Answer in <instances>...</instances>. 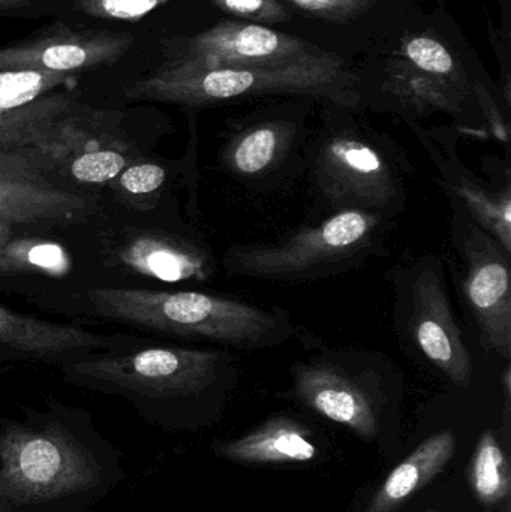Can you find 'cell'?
<instances>
[{"mask_svg":"<svg viewBox=\"0 0 511 512\" xmlns=\"http://www.w3.org/2000/svg\"><path fill=\"white\" fill-rule=\"evenodd\" d=\"M125 475L123 454L81 412L0 421V512H87Z\"/></svg>","mask_w":511,"mask_h":512,"instance_id":"cell-1","label":"cell"},{"mask_svg":"<svg viewBox=\"0 0 511 512\" xmlns=\"http://www.w3.org/2000/svg\"><path fill=\"white\" fill-rule=\"evenodd\" d=\"M359 78L344 60L326 51L272 65L197 69L168 63L125 87L129 101L167 102L207 107L255 96L296 95L332 102L339 107L359 104Z\"/></svg>","mask_w":511,"mask_h":512,"instance_id":"cell-2","label":"cell"},{"mask_svg":"<svg viewBox=\"0 0 511 512\" xmlns=\"http://www.w3.org/2000/svg\"><path fill=\"white\" fill-rule=\"evenodd\" d=\"M86 297L110 321L237 349L270 348L296 334L284 313L204 292L98 288Z\"/></svg>","mask_w":511,"mask_h":512,"instance_id":"cell-3","label":"cell"},{"mask_svg":"<svg viewBox=\"0 0 511 512\" xmlns=\"http://www.w3.org/2000/svg\"><path fill=\"white\" fill-rule=\"evenodd\" d=\"M224 358L212 349L149 348L81 361L71 367V375L95 390L129 397L146 417L164 423L171 405L212 387Z\"/></svg>","mask_w":511,"mask_h":512,"instance_id":"cell-4","label":"cell"},{"mask_svg":"<svg viewBox=\"0 0 511 512\" xmlns=\"http://www.w3.org/2000/svg\"><path fill=\"white\" fill-rule=\"evenodd\" d=\"M380 216L345 209L275 243L233 246L225 255L230 273L255 279L299 280L329 273L365 255L374 243Z\"/></svg>","mask_w":511,"mask_h":512,"instance_id":"cell-5","label":"cell"},{"mask_svg":"<svg viewBox=\"0 0 511 512\" xmlns=\"http://www.w3.org/2000/svg\"><path fill=\"white\" fill-rule=\"evenodd\" d=\"M102 122L98 113L86 116L72 108L24 149L38 159L44 171L57 168L84 185L111 183L128 167L129 147Z\"/></svg>","mask_w":511,"mask_h":512,"instance_id":"cell-6","label":"cell"},{"mask_svg":"<svg viewBox=\"0 0 511 512\" xmlns=\"http://www.w3.org/2000/svg\"><path fill=\"white\" fill-rule=\"evenodd\" d=\"M318 188L345 209H389L398 197L389 162L371 144L353 135L327 138L315 164Z\"/></svg>","mask_w":511,"mask_h":512,"instance_id":"cell-7","label":"cell"},{"mask_svg":"<svg viewBox=\"0 0 511 512\" xmlns=\"http://www.w3.org/2000/svg\"><path fill=\"white\" fill-rule=\"evenodd\" d=\"M134 38L108 30H77L53 24L38 35L0 48V71L66 75L113 65L126 56Z\"/></svg>","mask_w":511,"mask_h":512,"instance_id":"cell-8","label":"cell"},{"mask_svg":"<svg viewBox=\"0 0 511 512\" xmlns=\"http://www.w3.org/2000/svg\"><path fill=\"white\" fill-rule=\"evenodd\" d=\"M174 50L176 57L171 63L213 69L272 65L317 53L320 48L263 24L224 20L206 32L185 39Z\"/></svg>","mask_w":511,"mask_h":512,"instance_id":"cell-9","label":"cell"},{"mask_svg":"<svg viewBox=\"0 0 511 512\" xmlns=\"http://www.w3.org/2000/svg\"><path fill=\"white\" fill-rule=\"evenodd\" d=\"M464 291L480 328L482 345L507 361L511 357L510 255L482 228L471 225L464 243Z\"/></svg>","mask_w":511,"mask_h":512,"instance_id":"cell-10","label":"cell"},{"mask_svg":"<svg viewBox=\"0 0 511 512\" xmlns=\"http://www.w3.org/2000/svg\"><path fill=\"white\" fill-rule=\"evenodd\" d=\"M66 75L35 71H0V152L33 146L60 117L77 107Z\"/></svg>","mask_w":511,"mask_h":512,"instance_id":"cell-11","label":"cell"},{"mask_svg":"<svg viewBox=\"0 0 511 512\" xmlns=\"http://www.w3.org/2000/svg\"><path fill=\"white\" fill-rule=\"evenodd\" d=\"M411 331L426 360L458 387L473 381V364L456 324L443 279L435 268H423L413 285Z\"/></svg>","mask_w":511,"mask_h":512,"instance_id":"cell-12","label":"cell"},{"mask_svg":"<svg viewBox=\"0 0 511 512\" xmlns=\"http://www.w3.org/2000/svg\"><path fill=\"white\" fill-rule=\"evenodd\" d=\"M293 379L297 397L317 414L362 438L377 435L374 400L344 370L332 364L294 363Z\"/></svg>","mask_w":511,"mask_h":512,"instance_id":"cell-13","label":"cell"},{"mask_svg":"<svg viewBox=\"0 0 511 512\" xmlns=\"http://www.w3.org/2000/svg\"><path fill=\"white\" fill-rule=\"evenodd\" d=\"M123 267L161 282L209 279L212 256L197 243L161 231H138L123 239L116 251Z\"/></svg>","mask_w":511,"mask_h":512,"instance_id":"cell-14","label":"cell"},{"mask_svg":"<svg viewBox=\"0 0 511 512\" xmlns=\"http://www.w3.org/2000/svg\"><path fill=\"white\" fill-rule=\"evenodd\" d=\"M92 201L48 182L0 176V222L15 225L65 224L95 212Z\"/></svg>","mask_w":511,"mask_h":512,"instance_id":"cell-15","label":"cell"},{"mask_svg":"<svg viewBox=\"0 0 511 512\" xmlns=\"http://www.w3.org/2000/svg\"><path fill=\"white\" fill-rule=\"evenodd\" d=\"M218 456L243 465H291L311 462L317 447L309 430L287 417H275L236 441L215 445Z\"/></svg>","mask_w":511,"mask_h":512,"instance_id":"cell-16","label":"cell"},{"mask_svg":"<svg viewBox=\"0 0 511 512\" xmlns=\"http://www.w3.org/2000/svg\"><path fill=\"white\" fill-rule=\"evenodd\" d=\"M113 340L75 325L42 321L29 315L12 312L0 304V345L27 354L59 355L78 349H102Z\"/></svg>","mask_w":511,"mask_h":512,"instance_id":"cell-17","label":"cell"},{"mask_svg":"<svg viewBox=\"0 0 511 512\" xmlns=\"http://www.w3.org/2000/svg\"><path fill=\"white\" fill-rule=\"evenodd\" d=\"M456 438L453 433H435L423 441L381 484L366 512H395L411 496L431 483L453 459Z\"/></svg>","mask_w":511,"mask_h":512,"instance_id":"cell-18","label":"cell"},{"mask_svg":"<svg viewBox=\"0 0 511 512\" xmlns=\"http://www.w3.org/2000/svg\"><path fill=\"white\" fill-rule=\"evenodd\" d=\"M296 140V125L288 120H263L234 134L222 150V164L231 174L255 179L275 170Z\"/></svg>","mask_w":511,"mask_h":512,"instance_id":"cell-19","label":"cell"},{"mask_svg":"<svg viewBox=\"0 0 511 512\" xmlns=\"http://www.w3.org/2000/svg\"><path fill=\"white\" fill-rule=\"evenodd\" d=\"M387 86L392 95L419 113L444 111L459 114L464 111V98L443 81L419 71L402 59L390 66Z\"/></svg>","mask_w":511,"mask_h":512,"instance_id":"cell-20","label":"cell"},{"mask_svg":"<svg viewBox=\"0 0 511 512\" xmlns=\"http://www.w3.org/2000/svg\"><path fill=\"white\" fill-rule=\"evenodd\" d=\"M453 194L462 201L471 221L482 228L501 248L511 255V192L510 185L501 192H491L476 180L459 176L449 183Z\"/></svg>","mask_w":511,"mask_h":512,"instance_id":"cell-21","label":"cell"},{"mask_svg":"<svg viewBox=\"0 0 511 512\" xmlns=\"http://www.w3.org/2000/svg\"><path fill=\"white\" fill-rule=\"evenodd\" d=\"M399 53L405 62L437 80L443 81L453 92L467 101L470 81L458 57L437 36L414 33L402 38Z\"/></svg>","mask_w":511,"mask_h":512,"instance_id":"cell-22","label":"cell"},{"mask_svg":"<svg viewBox=\"0 0 511 512\" xmlns=\"http://www.w3.org/2000/svg\"><path fill=\"white\" fill-rule=\"evenodd\" d=\"M470 486L485 507H495L509 499V459L492 430L483 432L477 442L470 463Z\"/></svg>","mask_w":511,"mask_h":512,"instance_id":"cell-23","label":"cell"},{"mask_svg":"<svg viewBox=\"0 0 511 512\" xmlns=\"http://www.w3.org/2000/svg\"><path fill=\"white\" fill-rule=\"evenodd\" d=\"M3 251L12 262L24 271H42L47 274H65L69 270V258L65 249L56 243L42 240H17L6 242Z\"/></svg>","mask_w":511,"mask_h":512,"instance_id":"cell-24","label":"cell"},{"mask_svg":"<svg viewBox=\"0 0 511 512\" xmlns=\"http://www.w3.org/2000/svg\"><path fill=\"white\" fill-rule=\"evenodd\" d=\"M72 5L90 17L102 20L138 21L174 0H71Z\"/></svg>","mask_w":511,"mask_h":512,"instance_id":"cell-25","label":"cell"},{"mask_svg":"<svg viewBox=\"0 0 511 512\" xmlns=\"http://www.w3.org/2000/svg\"><path fill=\"white\" fill-rule=\"evenodd\" d=\"M212 3L225 14L263 26L287 23L291 18L281 0H212Z\"/></svg>","mask_w":511,"mask_h":512,"instance_id":"cell-26","label":"cell"},{"mask_svg":"<svg viewBox=\"0 0 511 512\" xmlns=\"http://www.w3.org/2000/svg\"><path fill=\"white\" fill-rule=\"evenodd\" d=\"M167 180V171L153 162L129 164L116 179L117 188L131 197H152L158 194Z\"/></svg>","mask_w":511,"mask_h":512,"instance_id":"cell-27","label":"cell"},{"mask_svg":"<svg viewBox=\"0 0 511 512\" xmlns=\"http://www.w3.org/2000/svg\"><path fill=\"white\" fill-rule=\"evenodd\" d=\"M281 2L323 20L347 23L371 11L378 0H281Z\"/></svg>","mask_w":511,"mask_h":512,"instance_id":"cell-28","label":"cell"},{"mask_svg":"<svg viewBox=\"0 0 511 512\" xmlns=\"http://www.w3.org/2000/svg\"><path fill=\"white\" fill-rule=\"evenodd\" d=\"M14 273H21L20 268L6 256L5 251H3V245L0 243V274Z\"/></svg>","mask_w":511,"mask_h":512,"instance_id":"cell-29","label":"cell"},{"mask_svg":"<svg viewBox=\"0 0 511 512\" xmlns=\"http://www.w3.org/2000/svg\"><path fill=\"white\" fill-rule=\"evenodd\" d=\"M30 3H32V0H0V14H2V12L26 8Z\"/></svg>","mask_w":511,"mask_h":512,"instance_id":"cell-30","label":"cell"},{"mask_svg":"<svg viewBox=\"0 0 511 512\" xmlns=\"http://www.w3.org/2000/svg\"><path fill=\"white\" fill-rule=\"evenodd\" d=\"M11 236L12 227L3 224V222H0V243H2V245H5L6 242H9V240H11Z\"/></svg>","mask_w":511,"mask_h":512,"instance_id":"cell-31","label":"cell"},{"mask_svg":"<svg viewBox=\"0 0 511 512\" xmlns=\"http://www.w3.org/2000/svg\"><path fill=\"white\" fill-rule=\"evenodd\" d=\"M426 512H441V511L431 510V511H426Z\"/></svg>","mask_w":511,"mask_h":512,"instance_id":"cell-32","label":"cell"}]
</instances>
